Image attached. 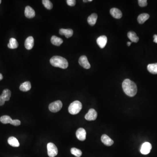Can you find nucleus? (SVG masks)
<instances>
[{
    "instance_id": "f257e3e1",
    "label": "nucleus",
    "mask_w": 157,
    "mask_h": 157,
    "mask_svg": "<svg viewBox=\"0 0 157 157\" xmlns=\"http://www.w3.org/2000/svg\"><path fill=\"white\" fill-rule=\"evenodd\" d=\"M122 88L123 91L126 95L130 97H134L137 94V87L135 83L127 78L122 83Z\"/></svg>"
},
{
    "instance_id": "f03ea898",
    "label": "nucleus",
    "mask_w": 157,
    "mask_h": 157,
    "mask_svg": "<svg viewBox=\"0 0 157 157\" xmlns=\"http://www.w3.org/2000/svg\"><path fill=\"white\" fill-rule=\"evenodd\" d=\"M51 64L56 67L66 69L68 67V63L66 58L60 56H54L50 60Z\"/></svg>"
},
{
    "instance_id": "7ed1b4c3",
    "label": "nucleus",
    "mask_w": 157,
    "mask_h": 157,
    "mask_svg": "<svg viewBox=\"0 0 157 157\" xmlns=\"http://www.w3.org/2000/svg\"><path fill=\"white\" fill-rule=\"evenodd\" d=\"M82 108V104L79 101H76L71 103L68 107V112L70 114L75 115L81 111Z\"/></svg>"
},
{
    "instance_id": "20e7f679",
    "label": "nucleus",
    "mask_w": 157,
    "mask_h": 157,
    "mask_svg": "<svg viewBox=\"0 0 157 157\" xmlns=\"http://www.w3.org/2000/svg\"><path fill=\"white\" fill-rule=\"evenodd\" d=\"M48 154L50 157H54L57 155L58 151L57 148L52 143H48L47 144Z\"/></svg>"
},
{
    "instance_id": "39448f33",
    "label": "nucleus",
    "mask_w": 157,
    "mask_h": 157,
    "mask_svg": "<svg viewBox=\"0 0 157 157\" xmlns=\"http://www.w3.org/2000/svg\"><path fill=\"white\" fill-rule=\"evenodd\" d=\"M62 107V103L60 101H57L52 103L49 105V109L53 113L59 111Z\"/></svg>"
},
{
    "instance_id": "423d86ee",
    "label": "nucleus",
    "mask_w": 157,
    "mask_h": 157,
    "mask_svg": "<svg viewBox=\"0 0 157 157\" xmlns=\"http://www.w3.org/2000/svg\"><path fill=\"white\" fill-rule=\"evenodd\" d=\"M97 113L94 109H91L85 116V119L88 121H94L97 119Z\"/></svg>"
},
{
    "instance_id": "0eeeda50",
    "label": "nucleus",
    "mask_w": 157,
    "mask_h": 157,
    "mask_svg": "<svg viewBox=\"0 0 157 157\" xmlns=\"http://www.w3.org/2000/svg\"><path fill=\"white\" fill-rule=\"evenodd\" d=\"M78 63L81 66L86 69H89L91 68V64L88 60L86 56H81L79 58Z\"/></svg>"
},
{
    "instance_id": "6e6552de",
    "label": "nucleus",
    "mask_w": 157,
    "mask_h": 157,
    "mask_svg": "<svg viewBox=\"0 0 157 157\" xmlns=\"http://www.w3.org/2000/svg\"><path fill=\"white\" fill-rule=\"evenodd\" d=\"M152 148V144L150 143L146 142L143 144L141 147V153L142 154H148L151 152V149Z\"/></svg>"
},
{
    "instance_id": "1a4fd4ad",
    "label": "nucleus",
    "mask_w": 157,
    "mask_h": 157,
    "mask_svg": "<svg viewBox=\"0 0 157 157\" xmlns=\"http://www.w3.org/2000/svg\"><path fill=\"white\" fill-rule=\"evenodd\" d=\"M87 133L85 129L83 128H78L76 132V136L78 139L81 141H84L86 138Z\"/></svg>"
},
{
    "instance_id": "9d476101",
    "label": "nucleus",
    "mask_w": 157,
    "mask_h": 157,
    "mask_svg": "<svg viewBox=\"0 0 157 157\" xmlns=\"http://www.w3.org/2000/svg\"><path fill=\"white\" fill-rule=\"evenodd\" d=\"M97 43L101 48L105 47L107 42V38L105 36H102L98 38L97 40Z\"/></svg>"
},
{
    "instance_id": "9b49d317",
    "label": "nucleus",
    "mask_w": 157,
    "mask_h": 157,
    "mask_svg": "<svg viewBox=\"0 0 157 157\" xmlns=\"http://www.w3.org/2000/svg\"><path fill=\"white\" fill-rule=\"evenodd\" d=\"M25 15L26 17L28 18L34 17L36 15V13L34 9L31 7L28 6L26 7L25 11Z\"/></svg>"
},
{
    "instance_id": "f8f14e48",
    "label": "nucleus",
    "mask_w": 157,
    "mask_h": 157,
    "mask_svg": "<svg viewBox=\"0 0 157 157\" xmlns=\"http://www.w3.org/2000/svg\"><path fill=\"white\" fill-rule=\"evenodd\" d=\"M34 39L33 37L29 36L25 40V48L28 50H31L34 46Z\"/></svg>"
},
{
    "instance_id": "ddd939ff",
    "label": "nucleus",
    "mask_w": 157,
    "mask_h": 157,
    "mask_svg": "<svg viewBox=\"0 0 157 157\" xmlns=\"http://www.w3.org/2000/svg\"><path fill=\"white\" fill-rule=\"evenodd\" d=\"M101 140L104 144L107 146H111L114 143L110 137L106 134H103L102 136Z\"/></svg>"
},
{
    "instance_id": "4468645a",
    "label": "nucleus",
    "mask_w": 157,
    "mask_h": 157,
    "mask_svg": "<svg viewBox=\"0 0 157 157\" xmlns=\"http://www.w3.org/2000/svg\"><path fill=\"white\" fill-rule=\"evenodd\" d=\"M111 15L116 19H120L122 17V13L121 11L117 8H113L110 10Z\"/></svg>"
},
{
    "instance_id": "2eb2a0df",
    "label": "nucleus",
    "mask_w": 157,
    "mask_h": 157,
    "mask_svg": "<svg viewBox=\"0 0 157 157\" xmlns=\"http://www.w3.org/2000/svg\"><path fill=\"white\" fill-rule=\"evenodd\" d=\"M59 33L61 35H64L66 38H69L72 36L73 34V31L71 29L61 28L59 31Z\"/></svg>"
},
{
    "instance_id": "dca6fc26",
    "label": "nucleus",
    "mask_w": 157,
    "mask_h": 157,
    "mask_svg": "<svg viewBox=\"0 0 157 157\" xmlns=\"http://www.w3.org/2000/svg\"><path fill=\"white\" fill-rule=\"evenodd\" d=\"M31 84L29 81L25 82L20 86L19 89L21 91L27 92L31 89Z\"/></svg>"
},
{
    "instance_id": "f3484780",
    "label": "nucleus",
    "mask_w": 157,
    "mask_h": 157,
    "mask_svg": "<svg viewBox=\"0 0 157 157\" xmlns=\"http://www.w3.org/2000/svg\"><path fill=\"white\" fill-rule=\"evenodd\" d=\"M51 42L53 45L58 46H60L63 42V40L61 38L55 36H52V37L51 38Z\"/></svg>"
},
{
    "instance_id": "a211bd4d",
    "label": "nucleus",
    "mask_w": 157,
    "mask_h": 157,
    "mask_svg": "<svg viewBox=\"0 0 157 157\" xmlns=\"http://www.w3.org/2000/svg\"><path fill=\"white\" fill-rule=\"evenodd\" d=\"M97 15L96 13H93L89 16L87 19V21L89 25H91V26L94 25L97 22Z\"/></svg>"
},
{
    "instance_id": "6ab92c4d",
    "label": "nucleus",
    "mask_w": 157,
    "mask_h": 157,
    "mask_svg": "<svg viewBox=\"0 0 157 157\" xmlns=\"http://www.w3.org/2000/svg\"><path fill=\"white\" fill-rule=\"evenodd\" d=\"M0 96L5 101H9L11 96V92L8 89H5L3 91L2 94Z\"/></svg>"
},
{
    "instance_id": "aec40b11",
    "label": "nucleus",
    "mask_w": 157,
    "mask_h": 157,
    "mask_svg": "<svg viewBox=\"0 0 157 157\" xmlns=\"http://www.w3.org/2000/svg\"><path fill=\"white\" fill-rule=\"evenodd\" d=\"M149 15L147 13H143L138 16V21L139 24H143L149 18Z\"/></svg>"
},
{
    "instance_id": "412c9836",
    "label": "nucleus",
    "mask_w": 157,
    "mask_h": 157,
    "mask_svg": "<svg viewBox=\"0 0 157 157\" xmlns=\"http://www.w3.org/2000/svg\"><path fill=\"white\" fill-rule=\"evenodd\" d=\"M9 145L14 147H18L20 146V144L18 140L14 137H11L9 138L7 140Z\"/></svg>"
},
{
    "instance_id": "4be33fe9",
    "label": "nucleus",
    "mask_w": 157,
    "mask_h": 157,
    "mask_svg": "<svg viewBox=\"0 0 157 157\" xmlns=\"http://www.w3.org/2000/svg\"><path fill=\"white\" fill-rule=\"evenodd\" d=\"M7 46L11 49H15L17 48L18 46V43L15 38H11L9 40V43L7 45Z\"/></svg>"
},
{
    "instance_id": "5701e85b",
    "label": "nucleus",
    "mask_w": 157,
    "mask_h": 157,
    "mask_svg": "<svg viewBox=\"0 0 157 157\" xmlns=\"http://www.w3.org/2000/svg\"><path fill=\"white\" fill-rule=\"evenodd\" d=\"M127 36L128 38L132 42H137L139 41V38L137 36L136 33L134 32H129L127 34Z\"/></svg>"
},
{
    "instance_id": "b1692460",
    "label": "nucleus",
    "mask_w": 157,
    "mask_h": 157,
    "mask_svg": "<svg viewBox=\"0 0 157 157\" xmlns=\"http://www.w3.org/2000/svg\"><path fill=\"white\" fill-rule=\"evenodd\" d=\"M147 69L150 73L153 74H157V63L149 64L147 66Z\"/></svg>"
},
{
    "instance_id": "393cba45",
    "label": "nucleus",
    "mask_w": 157,
    "mask_h": 157,
    "mask_svg": "<svg viewBox=\"0 0 157 157\" xmlns=\"http://www.w3.org/2000/svg\"><path fill=\"white\" fill-rule=\"evenodd\" d=\"M0 121L4 124L10 123L11 124L12 122H13V120L11 119V118L10 116H7V115H4L0 118Z\"/></svg>"
},
{
    "instance_id": "a878e982",
    "label": "nucleus",
    "mask_w": 157,
    "mask_h": 157,
    "mask_svg": "<svg viewBox=\"0 0 157 157\" xmlns=\"http://www.w3.org/2000/svg\"><path fill=\"white\" fill-rule=\"evenodd\" d=\"M71 152L72 154L75 155V156L77 157H80L82 154V152L81 151L80 149H77V148H73L71 149Z\"/></svg>"
},
{
    "instance_id": "bb28decb",
    "label": "nucleus",
    "mask_w": 157,
    "mask_h": 157,
    "mask_svg": "<svg viewBox=\"0 0 157 157\" xmlns=\"http://www.w3.org/2000/svg\"><path fill=\"white\" fill-rule=\"evenodd\" d=\"M42 4L44 7L48 10H51L53 7L52 3L49 0H43L42 1Z\"/></svg>"
},
{
    "instance_id": "cd10ccee",
    "label": "nucleus",
    "mask_w": 157,
    "mask_h": 157,
    "mask_svg": "<svg viewBox=\"0 0 157 157\" xmlns=\"http://www.w3.org/2000/svg\"><path fill=\"white\" fill-rule=\"evenodd\" d=\"M138 2L139 6L142 7H144L147 5V1L146 0H139Z\"/></svg>"
},
{
    "instance_id": "c85d7f7f",
    "label": "nucleus",
    "mask_w": 157,
    "mask_h": 157,
    "mask_svg": "<svg viewBox=\"0 0 157 157\" xmlns=\"http://www.w3.org/2000/svg\"><path fill=\"white\" fill-rule=\"evenodd\" d=\"M66 3L68 6H74L76 5V1L75 0H67Z\"/></svg>"
},
{
    "instance_id": "c756f323",
    "label": "nucleus",
    "mask_w": 157,
    "mask_h": 157,
    "mask_svg": "<svg viewBox=\"0 0 157 157\" xmlns=\"http://www.w3.org/2000/svg\"><path fill=\"white\" fill-rule=\"evenodd\" d=\"M21 121L18 120H13V122H12V125H14L15 126H19V125L21 124Z\"/></svg>"
},
{
    "instance_id": "7c9ffc66",
    "label": "nucleus",
    "mask_w": 157,
    "mask_h": 157,
    "mask_svg": "<svg viewBox=\"0 0 157 157\" xmlns=\"http://www.w3.org/2000/svg\"><path fill=\"white\" fill-rule=\"evenodd\" d=\"M5 101L0 96V106H3L5 103Z\"/></svg>"
},
{
    "instance_id": "2f4dec72",
    "label": "nucleus",
    "mask_w": 157,
    "mask_h": 157,
    "mask_svg": "<svg viewBox=\"0 0 157 157\" xmlns=\"http://www.w3.org/2000/svg\"><path fill=\"white\" fill-rule=\"evenodd\" d=\"M154 42L155 43H157V35H154Z\"/></svg>"
},
{
    "instance_id": "473e14b6",
    "label": "nucleus",
    "mask_w": 157,
    "mask_h": 157,
    "mask_svg": "<svg viewBox=\"0 0 157 157\" xmlns=\"http://www.w3.org/2000/svg\"><path fill=\"white\" fill-rule=\"evenodd\" d=\"M3 76H2V74H1V73H0V81H1V80H2V79H3Z\"/></svg>"
},
{
    "instance_id": "72a5a7b5",
    "label": "nucleus",
    "mask_w": 157,
    "mask_h": 157,
    "mask_svg": "<svg viewBox=\"0 0 157 157\" xmlns=\"http://www.w3.org/2000/svg\"><path fill=\"white\" fill-rule=\"evenodd\" d=\"M131 44H132V42H127V45L128 46H131Z\"/></svg>"
},
{
    "instance_id": "f704fd0d",
    "label": "nucleus",
    "mask_w": 157,
    "mask_h": 157,
    "mask_svg": "<svg viewBox=\"0 0 157 157\" xmlns=\"http://www.w3.org/2000/svg\"><path fill=\"white\" fill-rule=\"evenodd\" d=\"M1 0H0V4H1Z\"/></svg>"
}]
</instances>
